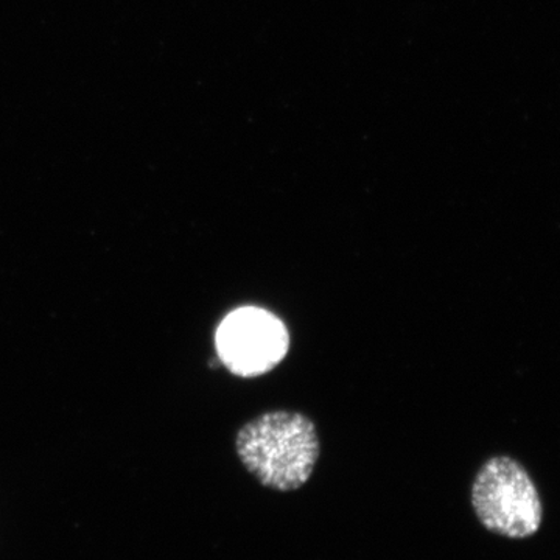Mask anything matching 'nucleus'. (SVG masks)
I'll use <instances>...</instances> for the list:
<instances>
[{"mask_svg": "<svg viewBox=\"0 0 560 560\" xmlns=\"http://www.w3.org/2000/svg\"><path fill=\"white\" fill-rule=\"evenodd\" d=\"M235 451L261 486L293 492L311 480L318 464V430L301 412H265L238 430Z\"/></svg>", "mask_w": 560, "mask_h": 560, "instance_id": "f257e3e1", "label": "nucleus"}, {"mask_svg": "<svg viewBox=\"0 0 560 560\" xmlns=\"http://www.w3.org/2000/svg\"><path fill=\"white\" fill-rule=\"evenodd\" d=\"M471 506L486 529L511 539L536 534L544 515L536 485L510 456L482 464L471 485Z\"/></svg>", "mask_w": 560, "mask_h": 560, "instance_id": "f03ea898", "label": "nucleus"}, {"mask_svg": "<svg viewBox=\"0 0 560 560\" xmlns=\"http://www.w3.org/2000/svg\"><path fill=\"white\" fill-rule=\"evenodd\" d=\"M220 361L238 377H259L275 370L289 352L282 320L256 307L238 308L220 324L215 337Z\"/></svg>", "mask_w": 560, "mask_h": 560, "instance_id": "7ed1b4c3", "label": "nucleus"}]
</instances>
